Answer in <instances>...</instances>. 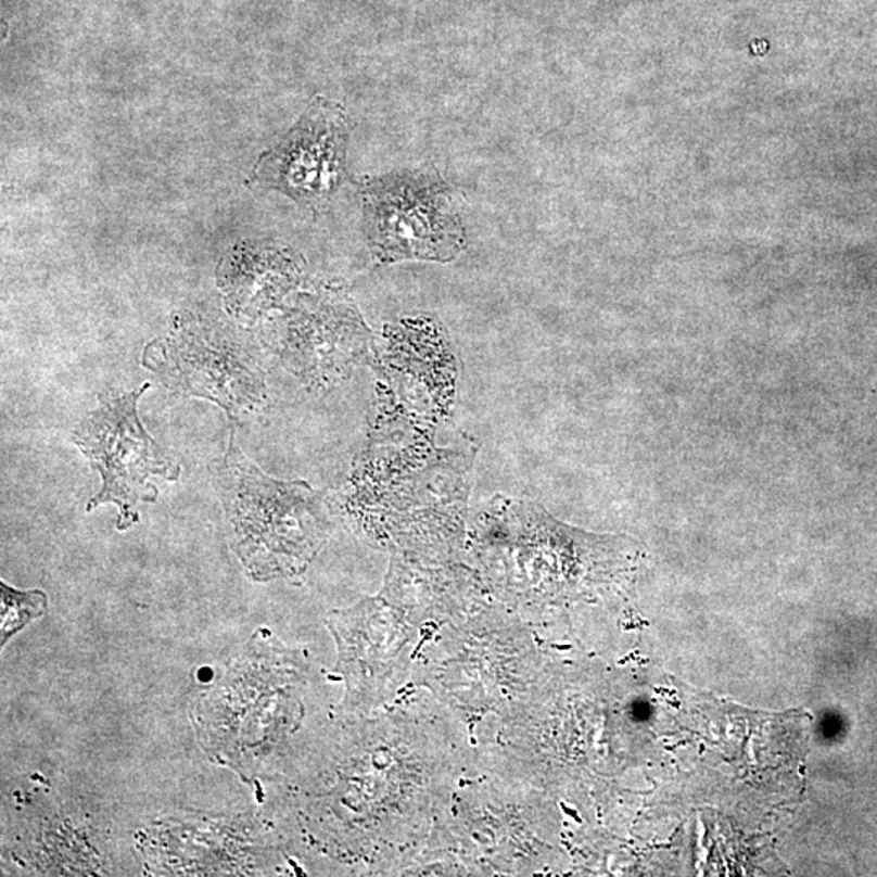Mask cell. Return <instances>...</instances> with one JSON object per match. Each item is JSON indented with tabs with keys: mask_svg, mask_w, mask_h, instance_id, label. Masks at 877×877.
<instances>
[{
	"mask_svg": "<svg viewBox=\"0 0 877 877\" xmlns=\"http://www.w3.org/2000/svg\"><path fill=\"white\" fill-rule=\"evenodd\" d=\"M474 555L487 594L525 621L620 584L637 556L630 539L590 535L507 499L481 517Z\"/></svg>",
	"mask_w": 877,
	"mask_h": 877,
	"instance_id": "obj_1",
	"label": "cell"
},
{
	"mask_svg": "<svg viewBox=\"0 0 877 877\" xmlns=\"http://www.w3.org/2000/svg\"><path fill=\"white\" fill-rule=\"evenodd\" d=\"M145 365L173 389L211 398L231 417L264 401V378L249 345L211 329L186 326L147 348Z\"/></svg>",
	"mask_w": 877,
	"mask_h": 877,
	"instance_id": "obj_8",
	"label": "cell"
},
{
	"mask_svg": "<svg viewBox=\"0 0 877 877\" xmlns=\"http://www.w3.org/2000/svg\"><path fill=\"white\" fill-rule=\"evenodd\" d=\"M291 348L293 365L307 381L332 384L369 355L371 333L355 310H327L304 317Z\"/></svg>",
	"mask_w": 877,
	"mask_h": 877,
	"instance_id": "obj_10",
	"label": "cell"
},
{
	"mask_svg": "<svg viewBox=\"0 0 877 877\" xmlns=\"http://www.w3.org/2000/svg\"><path fill=\"white\" fill-rule=\"evenodd\" d=\"M149 384L132 394L104 398L75 430L74 442L103 478V487L90 500L88 510L104 503L119 507V526L139 522L137 504L153 503L158 496L152 476L178 480L179 467L163 454L147 434L137 404Z\"/></svg>",
	"mask_w": 877,
	"mask_h": 877,
	"instance_id": "obj_7",
	"label": "cell"
},
{
	"mask_svg": "<svg viewBox=\"0 0 877 877\" xmlns=\"http://www.w3.org/2000/svg\"><path fill=\"white\" fill-rule=\"evenodd\" d=\"M329 626L348 681V709L378 710L397 697L415 661V639L424 636L414 610L384 587L378 597L332 614Z\"/></svg>",
	"mask_w": 877,
	"mask_h": 877,
	"instance_id": "obj_6",
	"label": "cell"
},
{
	"mask_svg": "<svg viewBox=\"0 0 877 877\" xmlns=\"http://www.w3.org/2000/svg\"><path fill=\"white\" fill-rule=\"evenodd\" d=\"M236 548L252 577L303 572L329 538L322 496L304 481L265 476L234 445L219 467Z\"/></svg>",
	"mask_w": 877,
	"mask_h": 877,
	"instance_id": "obj_4",
	"label": "cell"
},
{
	"mask_svg": "<svg viewBox=\"0 0 877 877\" xmlns=\"http://www.w3.org/2000/svg\"><path fill=\"white\" fill-rule=\"evenodd\" d=\"M365 232L379 264L454 260L465 249L463 221L450 186L430 171H401L363 188Z\"/></svg>",
	"mask_w": 877,
	"mask_h": 877,
	"instance_id": "obj_5",
	"label": "cell"
},
{
	"mask_svg": "<svg viewBox=\"0 0 877 877\" xmlns=\"http://www.w3.org/2000/svg\"><path fill=\"white\" fill-rule=\"evenodd\" d=\"M532 624L503 603H483L437 631L420 646V683L465 726L474 728L512 706L545 674Z\"/></svg>",
	"mask_w": 877,
	"mask_h": 877,
	"instance_id": "obj_2",
	"label": "cell"
},
{
	"mask_svg": "<svg viewBox=\"0 0 877 877\" xmlns=\"http://www.w3.org/2000/svg\"><path fill=\"white\" fill-rule=\"evenodd\" d=\"M349 129L342 106L317 98L284 139L262 156L255 178L306 207L327 204L346 179Z\"/></svg>",
	"mask_w": 877,
	"mask_h": 877,
	"instance_id": "obj_9",
	"label": "cell"
},
{
	"mask_svg": "<svg viewBox=\"0 0 877 877\" xmlns=\"http://www.w3.org/2000/svg\"><path fill=\"white\" fill-rule=\"evenodd\" d=\"M535 787L487 772L463 777L404 875L526 876L545 865Z\"/></svg>",
	"mask_w": 877,
	"mask_h": 877,
	"instance_id": "obj_3",
	"label": "cell"
},
{
	"mask_svg": "<svg viewBox=\"0 0 877 877\" xmlns=\"http://www.w3.org/2000/svg\"><path fill=\"white\" fill-rule=\"evenodd\" d=\"M2 590V646L29 621L41 617L48 607L46 595L39 590L18 592L0 584Z\"/></svg>",
	"mask_w": 877,
	"mask_h": 877,
	"instance_id": "obj_11",
	"label": "cell"
}]
</instances>
